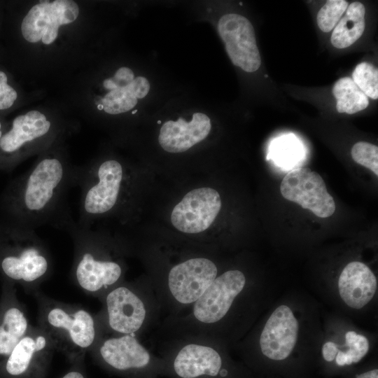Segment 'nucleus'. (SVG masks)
I'll list each match as a JSON object with an SVG mask.
<instances>
[{
	"label": "nucleus",
	"mask_w": 378,
	"mask_h": 378,
	"mask_svg": "<svg viewBox=\"0 0 378 378\" xmlns=\"http://www.w3.org/2000/svg\"><path fill=\"white\" fill-rule=\"evenodd\" d=\"M261 289L239 269L220 272L183 314L165 318L156 337H195L234 346L251 330L258 315Z\"/></svg>",
	"instance_id": "nucleus-1"
},
{
	"label": "nucleus",
	"mask_w": 378,
	"mask_h": 378,
	"mask_svg": "<svg viewBox=\"0 0 378 378\" xmlns=\"http://www.w3.org/2000/svg\"><path fill=\"white\" fill-rule=\"evenodd\" d=\"M308 319L291 302L279 304L234 346L256 377L311 378L315 358L303 349Z\"/></svg>",
	"instance_id": "nucleus-2"
},
{
	"label": "nucleus",
	"mask_w": 378,
	"mask_h": 378,
	"mask_svg": "<svg viewBox=\"0 0 378 378\" xmlns=\"http://www.w3.org/2000/svg\"><path fill=\"white\" fill-rule=\"evenodd\" d=\"M76 172L59 156L41 158L0 195V218L34 230L46 225L60 228L71 217L67 197Z\"/></svg>",
	"instance_id": "nucleus-3"
},
{
	"label": "nucleus",
	"mask_w": 378,
	"mask_h": 378,
	"mask_svg": "<svg viewBox=\"0 0 378 378\" xmlns=\"http://www.w3.org/2000/svg\"><path fill=\"white\" fill-rule=\"evenodd\" d=\"M159 356L169 378H257L229 348L195 337H155Z\"/></svg>",
	"instance_id": "nucleus-4"
},
{
	"label": "nucleus",
	"mask_w": 378,
	"mask_h": 378,
	"mask_svg": "<svg viewBox=\"0 0 378 378\" xmlns=\"http://www.w3.org/2000/svg\"><path fill=\"white\" fill-rule=\"evenodd\" d=\"M220 273L216 262L206 256H189L155 272L149 279L159 301L162 319L186 313Z\"/></svg>",
	"instance_id": "nucleus-5"
},
{
	"label": "nucleus",
	"mask_w": 378,
	"mask_h": 378,
	"mask_svg": "<svg viewBox=\"0 0 378 378\" xmlns=\"http://www.w3.org/2000/svg\"><path fill=\"white\" fill-rule=\"evenodd\" d=\"M124 164L115 158H107L76 168L75 186L80 189L79 216L76 222L91 227L98 220L118 212L128 202V185Z\"/></svg>",
	"instance_id": "nucleus-6"
},
{
	"label": "nucleus",
	"mask_w": 378,
	"mask_h": 378,
	"mask_svg": "<svg viewBox=\"0 0 378 378\" xmlns=\"http://www.w3.org/2000/svg\"><path fill=\"white\" fill-rule=\"evenodd\" d=\"M60 229L66 230L75 246L74 273L79 286L90 293H104L121 282L123 266L106 247L99 232L78 225L71 217Z\"/></svg>",
	"instance_id": "nucleus-7"
},
{
	"label": "nucleus",
	"mask_w": 378,
	"mask_h": 378,
	"mask_svg": "<svg viewBox=\"0 0 378 378\" xmlns=\"http://www.w3.org/2000/svg\"><path fill=\"white\" fill-rule=\"evenodd\" d=\"M106 323L117 335H139L160 325L161 307L150 281L119 283L104 295Z\"/></svg>",
	"instance_id": "nucleus-8"
},
{
	"label": "nucleus",
	"mask_w": 378,
	"mask_h": 378,
	"mask_svg": "<svg viewBox=\"0 0 378 378\" xmlns=\"http://www.w3.org/2000/svg\"><path fill=\"white\" fill-rule=\"evenodd\" d=\"M0 267L9 279L30 285L47 276L50 258L35 230L0 218Z\"/></svg>",
	"instance_id": "nucleus-9"
},
{
	"label": "nucleus",
	"mask_w": 378,
	"mask_h": 378,
	"mask_svg": "<svg viewBox=\"0 0 378 378\" xmlns=\"http://www.w3.org/2000/svg\"><path fill=\"white\" fill-rule=\"evenodd\" d=\"M186 5L194 20L209 22L215 27L234 66L248 74L259 69L261 57L255 32L252 23L246 16L229 12L216 17L202 8L197 1L186 3Z\"/></svg>",
	"instance_id": "nucleus-10"
},
{
	"label": "nucleus",
	"mask_w": 378,
	"mask_h": 378,
	"mask_svg": "<svg viewBox=\"0 0 378 378\" xmlns=\"http://www.w3.org/2000/svg\"><path fill=\"white\" fill-rule=\"evenodd\" d=\"M41 328L55 349L64 353L74 364H80L85 351L95 342L96 323L83 309L59 305L47 307L42 313Z\"/></svg>",
	"instance_id": "nucleus-11"
},
{
	"label": "nucleus",
	"mask_w": 378,
	"mask_h": 378,
	"mask_svg": "<svg viewBox=\"0 0 378 378\" xmlns=\"http://www.w3.org/2000/svg\"><path fill=\"white\" fill-rule=\"evenodd\" d=\"M95 357L102 367L122 378L165 376L164 360L150 352L135 335L103 339L95 350Z\"/></svg>",
	"instance_id": "nucleus-12"
},
{
	"label": "nucleus",
	"mask_w": 378,
	"mask_h": 378,
	"mask_svg": "<svg viewBox=\"0 0 378 378\" xmlns=\"http://www.w3.org/2000/svg\"><path fill=\"white\" fill-rule=\"evenodd\" d=\"M371 343L368 335L342 324L327 330L319 340L315 358V370L327 377L346 376L357 368L370 353Z\"/></svg>",
	"instance_id": "nucleus-13"
},
{
	"label": "nucleus",
	"mask_w": 378,
	"mask_h": 378,
	"mask_svg": "<svg viewBox=\"0 0 378 378\" xmlns=\"http://www.w3.org/2000/svg\"><path fill=\"white\" fill-rule=\"evenodd\" d=\"M55 349L44 330L31 327L7 357L6 375L10 378H45Z\"/></svg>",
	"instance_id": "nucleus-14"
},
{
	"label": "nucleus",
	"mask_w": 378,
	"mask_h": 378,
	"mask_svg": "<svg viewBox=\"0 0 378 378\" xmlns=\"http://www.w3.org/2000/svg\"><path fill=\"white\" fill-rule=\"evenodd\" d=\"M282 196L320 218L331 216L335 211L333 197L328 193L322 177L309 168L289 172L280 185Z\"/></svg>",
	"instance_id": "nucleus-15"
},
{
	"label": "nucleus",
	"mask_w": 378,
	"mask_h": 378,
	"mask_svg": "<svg viewBox=\"0 0 378 378\" xmlns=\"http://www.w3.org/2000/svg\"><path fill=\"white\" fill-rule=\"evenodd\" d=\"M79 14L78 4L71 0L41 1L30 8L24 18L21 30L29 42L42 41L49 45L55 41L61 25L71 23Z\"/></svg>",
	"instance_id": "nucleus-16"
},
{
	"label": "nucleus",
	"mask_w": 378,
	"mask_h": 378,
	"mask_svg": "<svg viewBox=\"0 0 378 378\" xmlns=\"http://www.w3.org/2000/svg\"><path fill=\"white\" fill-rule=\"evenodd\" d=\"M51 122L38 111L17 116L10 130L0 139V174L10 172L20 160L22 150L48 136Z\"/></svg>",
	"instance_id": "nucleus-17"
},
{
	"label": "nucleus",
	"mask_w": 378,
	"mask_h": 378,
	"mask_svg": "<svg viewBox=\"0 0 378 378\" xmlns=\"http://www.w3.org/2000/svg\"><path fill=\"white\" fill-rule=\"evenodd\" d=\"M221 205L220 194L215 189L209 187L193 189L172 209V224L183 233L203 232L215 220Z\"/></svg>",
	"instance_id": "nucleus-18"
},
{
	"label": "nucleus",
	"mask_w": 378,
	"mask_h": 378,
	"mask_svg": "<svg viewBox=\"0 0 378 378\" xmlns=\"http://www.w3.org/2000/svg\"><path fill=\"white\" fill-rule=\"evenodd\" d=\"M377 288V279L371 269L363 262L351 261L342 270L334 290L343 307L358 312L374 300Z\"/></svg>",
	"instance_id": "nucleus-19"
},
{
	"label": "nucleus",
	"mask_w": 378,
	"mask_h": 378,
	"mask_svg": "<svg viewBox=\"0 0 378 378\" xmlns=\"http://www.w3.org/2000/svg\"><path fill=\"white\" fill-rule=\"evenodd\" d=\"M345 12L344 16L335 27L330 37L332 45L337 48H345L351 46L365 30V8L362 3H351Z\"/></svg>",
	"instance_id": "nucleus-20"
},
{
	"label": "nucleus",
	"mask_w": 378,
	"mask_h": 378,
	"mask_svg": "<svg viewBox=\"0 0 378 378\" xmlns=\"http://www.w3.org/2000/svg\"><path fill=\"white\" fill-rule=\"evenodd\" d=\"M30 328L24 314L19 308H9L0 325V356L8 357Z\"/></svg>",
	"instance_id": "nucleus-21"
},
{
	"label": "nucleus",
	"mask_w": 378,
	"mask_h": 378,
	"mask_svg": "<svg viewBox=\"0 0 378 378\" xmlns=\"http://www.w3.org/2000/svg\"><path fill=\"white\" fill-rule=\"evenodd\" d=\"M332 94L337 100V111L340 113L354 114L369 105L368 97L350 77L337 80L332 88Z\"/></svg>",
	"instance_id": "nucleus-22"
},
{
	"label": "nucleus",
	"mask_w": 378,
	"mask_h": 378,
	"mask_svg": "<svg viewBox=\"0 0 378 378\" xmlns=\"http://www.w3.org/2000/svg\"><path fill=\"white\" fill-rule=\"evenodd\" d=\"M351 79L368 97L377 99L378 70L372 64L368 62L357 64Z\"/></svg>",
	"instance_id": "nucleus-23"
},
{
	"label": "nucleus",
	"mask_w": 378,
	"mask_h": 378,
	"mask_svg": "<svg viewBox=\"0 0 378 378\" xmlns=\"http://www.w3.org/2000/svg\"><path fill=\"white\" fill-rule=\"evenodd\" d=\"M349 4L344 0H328L317 14V24L323 32L332 31L340 21Z\"/></svg>",
	"instance_id": "nucleus-24"
},
{
	"label": "nucleus",
	"mask_w": 378,
	"mask_h": 378,
	"mask_svg": "<svg viewBox=\"0 0 378 378\" xmlns=\"http://www.w3.org/2000/svg\"><path fill=\"white\" fill-rule=\"evenodd\" d=\"M351 157L358 164L378 176V147L365 141H359L351 148Z\"/></svg>",
	"instance_id": "nucleus-25"
},
{
	"label": "nucleus",
	"mask_w": 378,
	"mask_h": 378,
	"mask_svg": "<svg viewBox=\"0 0 378 378\" xmlns=\"http://www.w3.org/2000/svg\"><path fill=\"white\" fill-rule=\"evenodd\" d=\"M298 148V145L294 141H291L289 139H283L276 144L274 154L276 159L281 164H290L292 160L298 158V154L300 153Z\"/></svg>",
	"instance_id": "nucleus-26"
},
{
	"label": "nucleus",
	"mask_w": 378,
	"mask_h": 378,
	"mask_svg": "<svg viewBox=\"0 0 378 378\" xmlns=\"http://www.w3.org/2000/svg\"><path fill=\"white\" fill-rule=\"evenodd\" d=\"M7 81V76L0 71V110L10 108L18 97L16 91Z\"/></svg>",
	"instance_id": "nucleus-27"
},
{
	"label": "nucleus",
	"mask_w": 378,
	"mask_h": 378,
	"mask_svg": "<svg viewBox=\"0 0 378 378\" xmlns=\"http://www.w3.org/2000/svg\"><path fill=\"white\" fill-rule=\"evenodd\" d=\"M345 378H378L377 365L372 364L364 368H357L346 376Z\"/></svg>",
	"instance_id": "nucleus-28"
},
{
	"label": "nucleus",
	"mask_w": 378,
	"mask_h": 378,
	"mask_svg": "<svg viewBox=\"0 0 378 378\" xmlns=\"http://www.w3.org/2000/svg\"><path fill=\"white\" fill-rule=\"evenodd\" d=\"M76 366L69 370L60 378H86L84 372Z\"/></svg>",
	"instance_id": "nucleus-29"
},
{
	"label": "nucleus",
	"mask_w": 378,
	"mask_h": 378,
	"mask_svg": "<svg viewBox=\"0 0 378 378\" xmlns=\"http://www.w3.org/2000/svg\"><path fill=\"white\" fill-rule=\"evenodd\" d=\"M1 129H2V125H1V122H0V139H1V137L2 136V135H3V132H2V130H1Z\"/></svg>",
	"instance_id": "nucleus-30"
},
{
	"label": "nucleus",
	"mask_w": 378,
	"mask_h": 378,
	"mask_svg": "<svg viewBox=\"0 0 378 378\" xmlns=\"http://www.w3.org/2000/svg\"><path fill=\"white\" fill-rule=\"evenodd\" d=\"M257 378H274V377H257Z\"/></svg>",
	"instance_id": "nucleus-31"
}]
</instances>
